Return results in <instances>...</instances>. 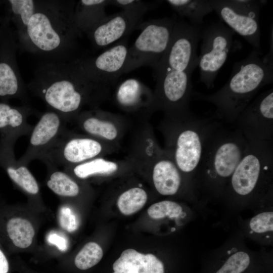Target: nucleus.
I'll return each instance as SVG.
<instances>
[{
  "mask_svg": "<svg viewBox=\"0 0 273 273\" xmlns=\"http://www.w3.org/2000/svg\"><path fill=\"white\" fill-rule=\"evenodd\" d=\"M201 30L177 18L168 49L154 70L156 85L150 109H161L167 116L191 112L192 76L198 65Z\"/></svg>",
  "mask_w": 273,
  "mask_h": 273,
  "instance_id": "f257e3e1",
  "label": "nucleus"
},
{
  "mask_svg": "<svg viewBox=\"0 0 273 273\" xmlns=\"http://www.w3.org/2000/svg\"><path fill=\"white\" fill-rule=\"evenodd\" d=\"M76 58L47 61L35 70L27 85L65 122L76 118L85 105L95 108L107 93L89 79Z\"/></svg>",
  "mask_w": 273,
  "mask_h": 273,
  "instance_id": "f03ea898",
  "label": "nucleus"
},
{
  "mask_svg": "<svg viewBox=\"0 0 273 273\" xmlns=\"http://www.w3.org/2000/svg\"><path fill=\"white\" fill-rule=\"evenodd\" d=\"M76 1H37L35 12L23 33L17 36L18 48L47 59L68 61L77 57L73 13Z\"/></svg>",
  "mask_w": 273,
  "mask_h": 273,
  "instance_id": "7ed1b4c3",
  "label": "nucleus"
},
{
  "mask_svg": "<svg viewBox=\"0 0 273 273\" xmlns=\"http://www.w3.org/2000/svg\"><path fill=\"white\" fill-rule=\"evenodd\" d=\"M253 51L244 59L236 62L230 78L216 92L204 95L193 92L192 97L213 104L214 117L235 122L239 115L264 86L273 82V56Z\"/></svg>",
  "mask_w": 273,
  "mask_h": 273,
  "instance_id": "20e7f679",
  "label": "nucleus"
},
{
  "mask_svg": "<svg viewBox=\"0 0 273 273\" xmlns=\"http://www.w3.org/2000/svg\"><path fill=\"white\" fill-rule=\"evenodd\" d=\"M247 147L248 142L239 129H226L217 121L207 139L195 176L210 191L221 192Z\"/></svg>",
  "mask_w": 273,
  "mask_h": 273,
  "instance_id": "39448f33",
  "label": "nucleus"
},
{
  "mask_svg": "<svg viewBox=\"0 0 273 273\" xmlns=\"http://www.w3.org/2000/svg\"><path fill=\"white\" fill-rule=\"evenodd\" d=\"M217 121L199 118L192 113L166 116L163 126L166 151L185 178L194 177L207 139Z\"/></svg>",
  "mask_w": 273,
  "mask_h": 273,
  "instance_id": "423d86ee",
  "label": "nucleus"
},
{
  "mask_svg": "<svg viewBox=\"0 0 273 273\" xmlns=\"http://www.w3.org/2000/svg\"><path fill=\"white\" fill-rule=\"evenodd\" d=\"M273 141L248 142L245 154L228 183L229 195L246 199L270 188Z\"/></svg>",
  "mask_w": 273,
  "mask_h": 273,
  "instance_id": "0eeeda50",
  "label": "nucleus"
},
{
  "mask_svg": "<svg viewBox=\"0 0 273 273\" xmlns=\"http://www.w3.org/2000/svg\"><path fill=\"white\" fill-rule=\"evenodd\" d=\"M177 18L174 15L141 22L137 28L141 33L129 47L123 73L144 66L155 70L168 49Z\"/></svg>",
  "mask_w": 273,
  "mask_h": 273,
  "instance_id": "6e6552de",
  "label": "nucleus"
},
{
  "mask_svg": "<svg viewBox=\"0 0 273 273\" xmlns=\"http://www.w3.org/2000/svg\"><path fill=\"white\" fill-rule=\"evenodd\" d=\"M234 33L222 22L202 28L198 67L200 81L208 89L214 87L216 77L227 60L233 44Z\"/></svg>",
  "mask_w": 273,
  "mask_h": 273,
  "instance_id": "1a4fd4ad",
  "label": "nucleus"
},
{
  "mask_svg": "<svg viewBox=\"0 0 273 273\" xmlns=\"http://www.w3.org/2000/svg\"><path fill=\"white\" fill-rule=\"evenodd\" d=\"M221 22L261 52L259 12L266 1L210 0Z\"/></svg>",
  "mask_w": 273,
  "mask_h": 273,
  "instance_id": "9d476101",
  "label": "nucleus"
},
{
  "mask_svg": "<svg viewBox=\"0 0 273 273\" xmlns=\"http://www.w3.org/2000/svg\"><path fill=\"white\" fill-rule=\"evenodd\" d=\"M18 49L15 31L5 16L0 21V100H27V85L20 73L16 59Z\"/></svg>",
  "mask_w": 273,
  "mask_h": 273,
  "instance_id": "9b49d317",
  "label": "nucleus"
},
{
  "mask_svg": "<svg viewBox=\"0 0 273 273\" xmlns=\"http://www.w3.org/2000/svg\"><path fill=\"white\" fill-rule=\"evenodd\" d=\"M129 47L128 36L95 56L77 57L80 67L96 85L108 90L117 82L123 70Z\"/></svg>",
  "mask_w": 273,
  "mask_h": 273,
  "instance_id": "f8f14e48",
  "label": "nucleus"
},
{
  "mask_svg": "<svg viewBox=\"0 0 273 273\" xmlns=\"http://www.w3.org/2000/svg\"><path fill=\"white\" fill-rule=\"evenodd\" d=\"M102 151V144L96 138L72 135L65 129L38 159L46 165L66 167L97 158Z\"/></svg>",
  "mask_w": 273,
  "mask_h": 273,
  "instance_id": "ddd939ff",
  "label": "nucleus"
},
{
  "mask_svg": "<svg viewBox=\"0 0 273 273\" xmlns=\"http://www.w3.org/2000/svg\"><path fill=\"white\" fill-rule=\"evenodd\" d=\"M235 122L248 142L273 141L272 88L251 101Z\"/></svg>",
  "mask_w": 273,
  "mask_h": 273,
  "instance_id": "4468645a",
  "label": "nucleus"
},
{
  "mask_svg": "<svg viewBox=\"0 0 273 273\" xmlns=\"http://www.w3.org/2000/svg\"><path fill=\"white\" fill-rule=\"evenodd\" d=\"M144 14L123 10L107 16L87 33V37L94 48H106L137 29Z\"/></svg>",
  "mask_w": 273,
  "mask_h": 273,
  "instance_id": "2eb2a0df",
  "label": "nucleus"
},
{
  "mask_svg": "<svg viewBox=\"0 0 273 273\" xmlns=\"http://www.w3.org/2000/svg\"><path fill=\"white\" fill-rule=\"evenodd\" d=\"M63 119L48 109L40 116L29 134L27 149L18 161L26 165L39 157L59 138L65 129Z\"/></svg>",
  "mask_w": 273,
  "mask_h": 273,
  "instance_id": "dca6fc26",
  "label": "nucleus"
},
{
  "mask_svg": "<svg viewBox=\"0 0 273 273\" xmlns=\"http://www.w3.org/2000/svg\"><path fill=\"white\" fill-rule=\"evenodd\" d=\"M14 145L0 140V167L19 188L30 196H36L39 193L38 184L27 166L16 159Z\"/></svg>",
  "mask_w": 273,
  "mask_h": 273,
  "instance_id": "f3484780",
  "label": "nucleus"
},
{
  "mask_svg": "<svg viewBox=\"0 0 273 273\" xmlns=\"http://www.w3.org/2000/svg\"><path fill=\"white\" fill-rule=\"evenodd\" d=\"M32 113L27 105L16 107L0 102V140L15 144L20 137L29 135L33 126L27 119Z\"/></svg>",
  "mask_w": 273,
  "mask_h": 273,
  "instance_id": "a211bd4d",
  "label": "nucleus"
},
{
  "mask_svg": "<svg viewBox=\"0 0 273 273\" xmlns=\"http://www.w3.org/2000/svg\"><path fill=\"white\" fill-rule=\"evenodd\" d=\"M184 176L170 155L161 151L152 170V178L157 191L163 196H172L179 191Z\"/></svg>",
  "mask_w": 273,
  "mask_h": 273,
  "instance_id": "6ab92c4d",
  "label": "nucleus"
},
{
  "mask_svg": "<svg viewBox=\"0 0 273 273\" xmlns=\"http://www.w3.org/2000/svg\"><path fill=\"white\" fill-rule=\"evenodd\" d=\"M113 273H164V265L152 254H144L133 249L124 250L113 264Z\"/></svg>",
  "mask_w": 273,
  "mask_h": 273,
  "instance_id": "aec40b11",
  "label": "nucleus"
},
{
  "mask_svg": "<svg viewBox=\"0 0 273 273\" xmlns=\"http://www.w3.org/2000/svg\"><path fill=\"white\" fill-rule=\"evenodd\" d=\"M115 100L122 109L132 110L142 106H150L153 93L144 83L135 78H128L117 87Z\"/></svg>",
  "mask_w": 273,
  "mask_h": 273,
  "instance_id": "412c9836",
  "label": "nucleus"
},
{
  "mask_svg": "<svg viewBox=\"0 0 273 273\" xmlns=\"http://www.w3.org/2000/svg\"><path fill=\"white\" fill-rule=\"evenodd\" d=\"M108 0H80L76 2L73 13V23L80 34L87 33L107 16Z\"/></svg>",
  "mask_w": 273,
  "mask_h": 273,
  "instance_id": "4be33fe9",
  "label": "nucleus"
},
{
  "mask_svg": "<svg viewBox=\"0 0 273 273\" xmlns=\"http://www.w3.org/2000/svg\"><path fill=\"white\" fill-rule=\"evenodd\" d=\"M105 113L96 108L80 113L76 119L80 127L90 136L107 140H115L118 135L116 127L105 118Z\"/></svg>",
  "mask_w": 273,
  "mask_h": 273,
  "instance_id": "5701e85b",
  "label": "nucleus"
},
{
  "mask_svg": "<svg viewBox=\"0 0 273 273\" xmlns=\"http://www.w3.org/2000/svg\"><path fill=\"white\" fill-rule=\"evenodd\" d=\"M181 18L194 26L201 27L204 17L213 11L210 0H167L165 1Z\"/></svg>",
  "mask_w": 273,
  "mask_h": 273,
  "instance_id": "b1692460",
  "label": "nucleus"
},
{
  "mask_svg": "<svg viewBox=\"0 0 273 273\" xmlns=\"http://www.w3.org/2000/svg\"><path fill=\"white\" fill-rule=\"evenodd\" d=\"M48 170L47 180L48 187L55 194L62 198H74L80 193V188L72 176L57 169L56 167L46 165Z\"/></svg>",
  "mask_w": 273,
  "mask_h": 273,
  "instance_id": "393cba45",
  "label": "nucleus"
},
{
  "mask_svg": "<svg viewBox=\"0 0 273 273\" xmlns=\"http://www.w3.org/2000/svg\"><path fill=\"white\" fill-rule=\"evenodd\" d=\"M5 2L7 10L6 17L14 25L18 36L25 30L35 13L37 1L8 0Z\"/></svg>",
  "mask_w": 273,
  "mask_h": 273,
  "instance_id": "a878e982",
  "label": "nucleus"
},
{
  "mask_svg": "<svg viewBox=\"0 0 273 273\" xmlns=\"http://www.w3.org/2000/svg\"><path fill=\"white\" fill-rule=\"evenodd\" d=\"M118 169L116 163L97 157L83 163L64 167V171L80 179H86L97 175L113 173Z\"/></svg>",
  "mask_w": 273,
  "mask_h": 273,
  "instance_id": "bb28decb",
  "label": "nucleus"
},
{
  "mask_svg": "<svg viewBox=\"0 0 273 273\" xmlns=\"http://www.w3.org/2000/svg\"><path fill=\"white\" fill-rule=\"evenodd\" d=\"M147 198V194L143 189L133 188L121 194L117 200V204L122 214L129 215L142 209Z\"/></svg>",
  "mask_w": 273,
  "mask_h": 273,
  "instance_id": "cd10ccee",
  "label": "nucleus"
},
{
  "mask_svg": "<svg viewBox=\"0 0 273 273\" xmlns=\"http://www.w3.org/2000/svg\"><path fill=\"white\" fill-rule=\"evenodd\" d=\"M149 216L154 219H161L166 217L175 220L186 216L183 207L178 203L164 200L152 204L148 209Z\"/></svg>",
  "mask_w": 273,
  "mask_h": 273,
  "instance_id": "c85d7f7f",
  "label": "nucleus"
},
{
  "mask_svg": "<svg viewBox=\"0 0 273 273\" xmlns=\"http://www.w3.org/2000/svg\"><path fill=\"white\" fill-rule=\"evenodd\" d=\"M103 256V251L97 243H86L76 255L74 263L81 270L89 269L98 263Z\"/></svg>",
  "mask_w": 273,
  "mask_h": 273,
  "instance_id": "c756f323",
  "label": "nucleus"
},
{
  "mask_svg": "<svg viewBox=\"0 0 273 273\" xmlns=\"http://www.w3.org/2000/svg\"><path fill=\"white\" fill-rule=\"evenodd\" d=\"M250 263L249 255L245 252L238 251L230 256L216 273H242Z\"/></svg>",
  "mask_w": 273,
  "mask_h": 273,
  "instance_id": "7c9ffc66",
  "label": "nucleus"
},
{
  "mask_svg": "<svg viewBox=\"0 0 273 273\" xmlns=\"http://www.w3.org/2000/svg\"><path fill=\"white\" fill-rule=\"evenodd\" d=\"M161 1L146 2L139 0L109 1V5L120 8L123 11L141 12H147L156 8Z\"/></svg>",
  "mask_w": 273,
  "mask_h": 273,
  "instance_id": "2f4dec72",
  "label": "nucleus"
},
{
  "mask_svg": "<svg viewBox=\"0 0 273 273\" xmlns=\"http://www.w3.org/2000/svg\"><path fill=\"white\" fill-rule=\"evenodd\" d=\"M251 230L257 234L272 233L273 231L272 211L262 212L253 217L249 222Z\"/></svg>",
  "mask_w": 273,
  "mask_h": 273,
  "instance_id": "473e14b6",
  "label": "nucleus"
},
{
  "mask_svg": "<svg viewBox=\"0 0 273 273\" xmlns=\"http://www.w3.org/2000/svg\"><path fill=\"white\" fill-rule=\"evenodd\" d=\"M59 223L65 231L71 233L77 230L78 220L76 214L69 207L62 206L59 212Z\"/></svg>",
  "mask_w": 273,
  "mask_h": 273,
  "instance_id": "72a5a7b5",
  "label": "nucleus"
},
{
  "mask_svg": "<svg viewBox=\"0 0 273 273\" xmlns=\"http://www.w3.org/2000/svg\"><path fill=\"white\" fill-rule=\"evenodd\" d=\"M9 269L8 259L0 244V273H8Z\"/></svg>",
  "mask_w": 273,
  "mask_h": 273,
  "instance_id": "f704fd0d",
  "label": "nucleus"
},
{
  "mask_svg": "<svg viewBox=\"0 0 273 273\" xmlns=\"http://www.w3.org/2000/svg\"><path fill=\"white\" fill-rule=\"evenodd\" d=\"M4 1H0V6L4 3Z\"/></svg>",
  "mask_w": 273,
  "mask_h": 273,
  "instance_id": "c9c22d12",
  "label": "nucleus"
}]
</instances>
